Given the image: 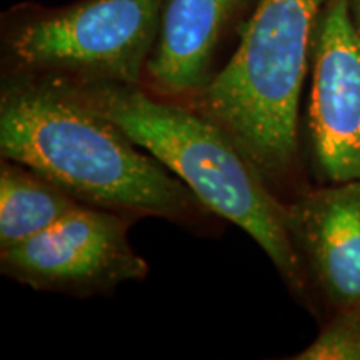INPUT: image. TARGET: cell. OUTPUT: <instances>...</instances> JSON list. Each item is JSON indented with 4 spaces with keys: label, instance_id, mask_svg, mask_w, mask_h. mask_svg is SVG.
I'll use <instances>...</instances> for the list:
<instances>
[{
    "label": "cell",
    "instance_id": "6da1fadb",
    "mask_svg": "<svg viewBox=\"0 0 360 360\" xmlns=\"http://www.w3.org/2000/svg\"><path fill=\"white\" fill-rule=\"evenodd\" d=\"M0 154L85 205L159 217L195 233L219 231V215L177 175L52 79H2Z\"/></svg>",
    "mask_w": 360,
    "mask_h": 360
},
{
    "label": "cell",
    "instance_id": "7a4b0ae2",
    "mask_svg": "<svg viewBox=\"0 0 360 360\" xmlns=\"http://www.w3.org/2000/svg\"><path fill=\"white\" fill-rule=\"evenodd\" d=\"M52 79L72 98L124 130L177 175L220 219L238 225L260 245L283 282L304 304L310 282L283 227V200L224 130L207 117L142 84Z\"/></svg>",
    "mask_w": 360,
    "mask_h": 360
},
{
    "label": "cell",
    "instance_id": "3957f363",
    "mask_svg": "<svg viewBox=\"0 0 360 360\" xmlns=\"http://www.w3.org/2000/svg\"><path fill=\"white\" fill-rule=\"evenodd\" d=\"M327 0H257L231 60L184 105L214 122L278 199L299 186V102Z\"/></svg>",
    "mask_w": 360,
    "mask_h": 360
},
{
    "label": "cell",
    "instance_id": "277c9868",
    "mask_svg": "<svg viewBox=\"0 0 360 360\" xmlns=\"http://www.w3.org/2000/svg\"><path fill=\"white\" fill-rule=\"evenodd\" d=\"M167 0H79L4 17L2 79L142 84Z\"/></svg>",
    "mask_w": 360,
    "mask_h": 360
},
{
    "label": "cell",
    "instance_id": "5b68a950",
    "mask_svg": "<svg viewBox=\"0 0 360 360\" xmlns=\"http://www.w3.org/2000/svg\"><path fill=\"white\" fill-rule=\"evenodd\" d=\"M135 220L82 205L47 231L0 250V272L35 290L79 299L107 295L148 274L129 240Z\"/></svg>",
    "mask_w": 360,
    "mask_h": 360
},
{
    "label": "cell",
    "instance_id": "8992f818",
    "mask_svg": "<svg viewBox=\"0 0 360 360\" xmlns=\"http://www.w3.org/2000/svg\"><path fill=\"white\" fill-rule=\"evenodd\" d=\"M309 130L328 184L360 180V32L350 0H327L314 34Z\"/></svg>",
    "mask_w": 360,
    "mask_h": 360
},
{
    "label": "cell",
    "instance_id": "52a82bcc",
    "mask_svg": "<svg viewBox=\"0 0 360 360\" xmlns=\"http://www.w3.org/2000/svg\"><path fill=\"white\" fill-rule=\"evenodd\" d=\"M283 227L310 287L334 314L360 309V180L285 200Z\"/></svg>",
    "mask_w": 360,
    "mask_h": 360
},
{
    "label": "cell",
    "instance_id": "ba28073f",
    "mask_svg": "<svg viewBox=\"0 0 360 360\" xmlns=\"http://www.w3.org/2000/svg\"><path fill=\"white\" fill-rule=\"evenodd\" d=\"M254 0H167L142 85L184 101L217 74L220 47Z\"/></svg>",
    "mask_w": 360,
    "mask_h": 360
},
{
    "label": "cell",
    "instance_id": "9c48e42d",
    "mask_svg": "<svg viewBox=\"0 0 360 360\" xmlns=\"http://www.w3.org/2000/svg\"><path fill=\"white\" fill-rule=\"evenodd\" d=\"M85 204L37 170L12 159L0 162V250L60 222Z\"/></svg>",
    "mask_w": 360,
    "mask_h": 360
},
{
    "label": "cell",
    "instance_id": "30bf717a",
    "mask_svg": "<svg viewBox=\"0 0 360 360\" xmlns=\"http://www.w3.org/2000/svg\"><path fill=\"white\" fill-rule=\"evenodd\" d=\"M295 359L360 360V309L332 315L321 335Z\"/></svg>",
    "mask_w": 360,
    "mask_h": 360
},
{
    "label": "cell",
    "instance_id": "8fae6325",
    "mask_svg": "<svg viewBox=\"0 0 360 360\" xmlns=\"http://www.w3.org/2000/svg\"><path fill=\"white\" fill-rule=\"evenodd\" d=\"M350 8H352V15L360 32V0H350Z\"/></svg>",
    "mask_w": 360,
    "mask_h": 360
}]
</instances>
